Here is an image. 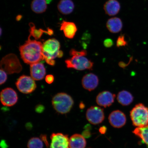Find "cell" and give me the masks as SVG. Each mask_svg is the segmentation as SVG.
<instances>
[{
	"label": "cell",
	"instance_id": "obj_17",
	"mask_svg": "<svg viewBox=\"0 0 148 148\" xmlns=\"http://www.w3.org/2000/svg\"><path fill=\"white\" fill-rule=\"evenodd\" d=\"M123 23L121 18L117 17L111 18L107 20L106 26L108 30L112 33H117L123 28Z\"/></svg>",
	"mask_w": 148,
	"mask_h": 148
},
{
	"label": "cell",
	"instance_id": "obj_14",
	"mask_svg": "<svg viewBox=\"0 0 148 148\" xmlns=\"http://www.w3.org/2000/svg\"><path fill=\"white\" fill-rule=\"evenodd\" d=\"M30 71L31 77L34 80H42L46 75L45 66L40 62L30 65Z\"/></svg>",
	"mask_w": 148,
	"mask_h": 148
},
{
	"label": "cell",
	"instance_id": "obj_22",
	"mask_svg": "<svg viewBox=\"0 0 148 148\" xmlns=\"http://www.w3.org/2000/svg\"><path fill=\"white\" fill-rule=\"evenodd\" d=\"M31 8L35 13H43L47 8V1L46 0H33L31 3Z\"/></svg>",
	"mask_w": 148,
	"mask_h": 148
},
{
	"label": "cell",
	"instance_id": "obj_18",
	"mask_svg": "<svg viewBox=\"0 0 148 148\" xmlns=\"http://www.w3.org/2000/svg\"><path fill=\"white\" fill-rule=\"evenodd\" d=\"M75 8V4L72 0H60L57 5L59 12L64 15L71 14Z\"/></svg>",
	"mask_w": 148,
	"mask_h": 148
},
{
	"label": "cell",
	"instance_id": "obj_27",
	"mask_svg": "<svg viewBox=\"0 0 148 148\" xmlns=\"http://www.w3.org/2000/svg\"><path fill=\"white\" fill-rule=\"evenodd\" d=\"M7 73L4 70L1 69V85L4 83L7 79Z\"/></svg>",
	"mask_w": 148,
	"mask_h": 148
},
{
	"label": "cell",
	"instance_id": "obj_12",
	"mask_svg": "<svg viewBox=\"0 0 148 148\" xmlns=\"http://www.w3.org/2000/svg\"><path fill=\"white\" fill-rule=\"evenodd\" d=\"M115 94L109 91L101 92L97 95L96 101L98 105L106 108L111 106L114 101Z\"/></svg>",
	"mask_w": 148,
	"mask_h": 148
},
{
	"label": "cell",
	"instance_id": "obj_13",
	"mask_svg": "<svg viewBox=\"0 0 148 148\" xmlns=\"http://www.w3.org/2000/svg\"><path fill=\"white\" fill-rule=\"evenodd\" d=\"M99 79L97 76L92 73L85 75L82 80V86L85 89L91 91L97 87L99 84Z\"/></svg>",
	"mask_w": 148,
	"mask_h": 148
},
{
	"label": "cell",
	"instance_id": "obj_15",
	"mask_svg": "<svg viewBox=\"0 0 148 148\" xmlns=\"http://www.w3.org/2000/svg\"><path fill=\"white\" fill-rule=\"evenodd\" d=\"M105 14L110 16L116 15L121 9V5L117 0H108L103 7Z\"/></svg>",
	"mask_w": 148,
	"mask_h": 148
},
{
	"label": "cell",
	"instance_id": "obj_11",
	"mask_svg": "<svg viewBox=\"0 0 148 148\" xmlns=\"http://www.w3.org/2000/svg\"><path fill=\"white\" fill-rule=\"evenodd\" d=\"M110 125L115 128H119L123 126L126 123L125 114L121 111L116 110L111 112L109 116Z\"/></svg>",
	"mask_w": 148,
	"mask_h": 148
},
{
	"label": "cell",
	"instance_id": "obj_24",
	"mask_svg": "<svg viewBox=\"0 0 148 148\" xmlns=\"http://www.w3.org/2000/svg\"><path fill=\"white\" fill-rule=\"evenodd\" d=\"M28 148H43V144L41 139L38 138H31L27 143Z\"/></svg>",
	"mask_w": 148,
	"mask_h": 148
},
{
	"label": "cell",
	"instance_id": "obj_29",
	"mask_svg": "<svg viewBox=\"0 0 148 148\" xmlns=\"http://www.w3.org/2000/svg\"><path fill=\"white\" fill-rule=\"evenodd\" d=\"M54 77L51 75H48L46 76L45 78L46 82L48 84H51L54 81Z\"/></svg>",
	"mask_w": 148,
	"mask_h": 148
},
{
	"label": "cell",
	"instance_id": "obj_26",
	"mask_svg": "<svg viewBox=\"0 0 148 148\" xmlns=\"http://www.w3.org/2000/svg\"><path fill=\"white\" fill-rule=\"evenodd\" d=\"M70 54L72 56H86L87 55V51L86 50L78 51L75 49H71L70 51Z\"/></svg>",
	"mask_w": 148,
	"mask_h": 148
},
{
	"label": "cell",
	"instance_id": "obj_23",
	"mask_svg": "<svg viewBox=\"0 0 148 148\" xmlns=\"http://www.w3.org/2000/svg\"><path fill=\"white\" fill-rule=\"evenodd\" d=\"M133 132L141 138L143 142L148 145V125L145 127H136Z\"/></svg>",
	"mask_w": 148,
	"mask_h": 148
},
{
	"label": "cell",
	"instance_id": "obj_6",
	"mask_svg": "<svg viewBox=\"0 0 148 148\" xmlns=\"http://www.w3.org/2000/svg\"><path fill=\"white\" fill-rule=\"evenodd\" d=\"M66 67L78 70H91L94 63L85 56H74L71 58L66 60Z\"/></svg>",
	"mask_w": 148,
	"mask_h": 148
},
{
	"label": "cell",
	"instance_id": "obj_3",
	"mask_svg": "<svg viewBox=\"0 0 148 148\" xmlns=\"http://www.w3.org/2000/svg\"><path fill=\"white\" fill-rule=\"evenodd\" d=\"M52 104L57 112L62 114H66L71 110L74 101L73 98L68 94L60 92L53 97Z\"/></svg>",
	"mask_w": 148,
	"mask_h": 148
},
{
	"label": "cell",
	"instance_id": "obj_5",
	"mask_svg": "<svg viewBox=\"0 0 148 148\" xmlns=\"http://www.w3.org/2000/svg\"><path fill=\"white\" fill-rule=\"evenodd\" d=\"M1 69L9 75L19 73L22 70L19 60L13 53H10L3 57L1 61Z\"/></svg>",
	"mask_w": 148,
	"mask_h": 148
},
{
	"label": "cell",
	"instance_id": "obj_8",
	"mask_svg": "<svg viewBox=\"0 0 148 148\" xmlns=\"http://www.w3.org/2000/svg\"><path fill=\"white\" fill-rule=\"evenodd\" d=\"M86 117L90 123L94 125L99 124L105 119L103 109L99 107L92 106L87 110Z\"/></svg>",
	"mask_w": 148,
	"mask_h": 148
},
{
	"label": "cell",
	"instance_id": "obj_28",
	"mask_svg": "<svg viewBox=\"0 0 148 148\" xmlns=\"http://www.w3.org/2000/svg\"><path fill=\"white\" fill-rule=\"evenodd\" d=\"M103 44L105 47L110 48L113 45L114 42L112 39L107 38L104 40Z\"/></svg>",
	"mask_w": 148,
	"mask_h": 148
},
{
	"label": "cell",
	"instance_id": "obj_25",
	"mask_svg": "<svg viewBox=\"0 0 148 148\" xmlns=\"http://www.w3.org/2000/svg\"><path fill=\"white\" fill-rule=\"evenodd\" d=\"M127 45V42L125 40L124 35L121 34L118 37L116 41V46L118 47H123Z\"/></svg>",
	"mask_w": 148,
	"mask_h": 148
},
{
	"label": "cell",
	"instance_id": "obj_33",
	"mask_svg": "<svg viewBox=\"0 0 148 148\" xmlns=\"http://www.w3.org/2000/svg\"><path fill=\"white\" fill-rule=\"evenodd\" d=\"M106 127L104 126L101 127L99 129V132L101 134H105L106 133Z\"/></svg>",
	"mask_w": 148,
	"mask_h": 148
},
{
	"label": "cell",
	"instance_id": "obj_32",
	"mask_svg": "<svg viewBox=\"0 0 148 148\" xmlns=\"http://www.w3.org/2000/svg\"><path fill=\"white\" fill-rule=\"evenodd\" d=\"M82 134V136L86 138L89 137L90 136V133L88 130L83 131Z\"/></svg>",
	"mask_w": 148,
	"mask_h": 148
},
{
	"label": "cell",
	"instance_id": "obj_2",
	"mask_svg": "<svg viewBox=\"0 0 148 148\" xmlns=\"http://www.w3.org/2000/svg\"><path fill=\"white\" fill-rule=\"evenodd\" d=\"M60 42L55 38H51L46 40L42 45V55L43 60L51 66H54V59L58 57L61 58L63 53L60 50Z\"/></svg>",
	"mask_w": 148,
	"mask_h": 148
},
{
	"label": "cell",
	"instance_id": "obj_1",
	"mask_svg": "<svg viewBox=\"0 0 148 148\" xmlns=\"http://www.w3.org/2000/svg\"><path fill=\"white\" fill-rule=\"evenodd\" d=\"M42 45L41 42L28 38L25 43L19 47L20 55L23 62L31 65L43 60Z\"/></svg>",
	"mask_w": 148,
	"mask_h": 148
},
{
	"label": "cell",
	"instance_id": "obj_16",
	"mask_svg": "<svg viewBox=\"0 0 148 148\" xmlns=\"http://www.w3.org/2000/svg\"><path fill=\"white\" fill-rule=\"evenodd\" d=\"M60 27L65 36L69 39L73 38L77 31L76 25L73 22L63 21L61 24Z\"/></svg>",
	"mask_w": 148,
	"mask_h": 148
},
{
	"label": "cell",
	"instance_id": "obj_4",
	"mask_svg": "<svg viewBox=\"0 0 148 148\" xmlns=\"http://www.w3.org/2000/svg\"><path fill=\"white\" fill-rule=\"evenodd\" d=\"M133 125L137 127L148 125V108L142 103L137 104L130 112Z\"/></svg>",
	"mask_w": 148,
	"mask_h": 148
},
{
	"label": "cell",
	"instance_id": "obj_9",
	"mask_svg": "<svg viewBox=\"0 0 148 148\" xmlns=\"http://www.w3.org/2000/svg\"><path fill=\"white\" fill-rule=\"evenodd\" d=\"M18 100L17 94L12 88H7L1 92V100L2 104L5 106H14Z\"/></svg>",
	"mask_w": 148,
	"mask_h": 148
},
{
	"label": "cell",
	"instance_id": "obj_31",
	"mask_svg": "<svg viewBox=\"0 0 148 148\" xmlns=\"http://www.w3.org/2000/svg\"><path fill=\"white\" fill-rule=\"evenodd\" d=\"M44 110V107L42 105H38L36 108V111L38 112H41Z\"/></svg>",
	"mask_w": 148,
	"mask_h": 148
},
{
	"label": "cell",
	"instance_id": "obj_20",
	"mask_svg": "<svg viewBox=\"0 0 148 148\" xmlns=\"http://www.w3.org/2000/svg\"><path fill=\"white\" fill-rule=\"evenodd\" d=\"M86 144L84 137L81 134H74L69 139L70 148H85Z\"/></svg>",
	"mask_w": 148,
	"mask_h": 148
},
{
	"label": "cell",
	"instance_id": "obj_34",
	"mask_svg": "<svg viewBox=\"0 0 148 148\" xmlns=\"http://www.w3.org/2000/svg\"><path fill=\"white\" fill-rule=\"evenodd\" d=\"M21 18H22L21 16H20V15H18V16H17V17H16V20H18V21H19V20H20V19H21Z\"/></svg>",
	"mask_w": 148,
	"mask_h": 148
},
{
	"label": "cell",
	"instance_id": "obj_35",
	"mask_svg": "<svg viewBox=\"0 0 148 148\" xmlns=\"http://www.w3.org/2000/svg\"><path fill=\"white\" fill-rule=\"evenodd\" d=\"M79 107H80V108H84V105L83 103H80V106H79Z\"/></svg>",
	"mask_w": 148,
	"mask_h": 148
},
{
	"label": "cell",
	"instance_id": "obj_10",
	"mask_svg": "<svg viewBox=\"0 0 148 148\" xmlns=\"http://www.w3.org/2000/svg\"><path fill=\"white\" fill-rule=\"evenodd\" d=\"M51 138L50 148H70L68 135L60 133H53Z\"/></svg>",
	"mask_w": 148,
	"mask_h": 148
},
{
	"label": "cell",
	"instance_id": "obj_21",
	"mask_svg": "<svg viewBox=\"0 0 148 148\" xmlns=\"http://www.w3.org/2000/svg\"><path fill=\"white\" fill-rule=\"evenodd\" d=\"M134 99L132 94L127 90H123L120 92L117 96L118 102L124 106L131 104L134 101Z\"/></svg>",
	"mask_w": 148,
	"mask_h": 148
},
{
	"label": "cell",
	"instance_id": "obj_30",
	"mask_svg": "<svg viewBox=\"0 0 148 148\" xmlns=\"http://www.w3.org/2000/svg\"><path fill=\"white\" fill-rule=\"evenodd\" d=\"M40 138L42 141H43L44 143H45L46 147H49V142H48L47 136H46V135L42 134L40 136Z\"/></svg>",
	"mask_w": 148,
	"mask_h": 148
},
{
	"label": "cell",
	"instance_id": "obj_19",
	"mask_svg": "<svg viewBox=\"0 0 148 148\" xmlns=\"http://www.w3.org/2000/svg\"><path fill=\"white\" fill-rule=\"evenodd\" d=\"M29 35L28 38H30L31 36H32L35 39V40H37L41 38L44 33H45L49 36H52L53 34L52 29L49 28H48L47 31L42 29H38L36 28L34 24L32 23H29Z\"/></svg>",
	"mask_w": 148,
	"mask_h": 148
},
{
	"label": "cell",
	"instance_id": "obj_7",
	"mask_svg": "<svg viewBox=\"0 0 148 148\" xmlns=\"http://www.w3.org/2000/svg\"><path fill=\"white\" fill-rule=\"evenodd\" d=\"M34 79L28 76L23 75L18 78L16 82L18 90L24 94L31 93L36 90V85Z\"/></svg>",
	"mask_w": 148,
	"mask_h": 148
}]
</instances>
